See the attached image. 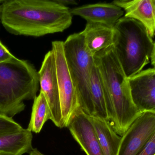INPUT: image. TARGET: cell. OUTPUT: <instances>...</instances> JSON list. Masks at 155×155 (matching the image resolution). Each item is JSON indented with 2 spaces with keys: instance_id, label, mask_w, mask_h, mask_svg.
Instances as JSON below:
<instances>
[{
  "instance_id": "cell-1",
  "label": "cell",
  "mask_w": 155,
  "mask_h": 155,
  "mask_svg": "<svg viewBox=\"0 0 155 155\" xmlns=\"http://www.w3.org/2000/svg\"><path fill=\"white\" fill-rule=\"evenodd\" d=\"M72 18L70 8L54 0H3L0 4L1 23L15 35L41 37L62 32Z\"/></svg>"
},
{
  "instance_id": "cell-2",
  "label": "cell",
  "mask_w": 155,
  "mask_h": 155,
  "mask_svg": "<svg viewBox=\"0 0 155 155\" xmlns=\"http://www.w3.org/2000/svg\"><path fill=\"white\" fill-rule=\"evenodd\" d=\"M94 58L104 85L108 121L122 136L142 113L133 101L128 79L113 45L97 53Z\"/></svg>"
},
{
  "instance_id": "cell-3",
  "label": "cell",
  "mask_w": 155,
  "mask_h": 155,
  "mask_svg": "<svg viewBox=\"0 0 155 155\" xmlns=\"http://www.w3.org/2000/svg\"><path fill=\"white\" fill-rule=\"evenodd\" d=\"M38 72L15 56L0 63V114L12 118L24 110L25 100H34L39 87Z\"/></svg>"
},
{
  "instance_id": "cell-4",
  "label": "cell",
  "mask_w": 155,
  "mask_h": 155,
  "mask_svg": "<svg viewBox=\"0 0 155 155\" xmlns=\"http://www.w3.org/2000/svg\"><path fill=\"white\" fill-rule=\"evenodd\" d=\"M113 46L127 79L143 71L150 62L154 42L139 21L121 17L114 26Z\"/></svg>"
},
{
  "instance_id": "cell-5",
  "label": "cell",
  "mask_w": 155,
  "mask_h": 155,
  "mask_svg": "<svg viewBox=\"0 0 155 155\" xmlns=\"http://www.w3.org/2000/svg\"><path fill=\"white\" fill-rule=\"evenodd\" d=\"M64 55L71 77L77 91L78 103L83 112L94 116L90 93V80L94 58L86 49L81 32L69 35L63 42Z\"/></svg>"
},
{
  "instance_id": "cell-6",
  "label": "cell",
  "mask_w": 155,
  "mask_h": 155,
  "mask_svg": "<svg viewBox=\"0 0 155 155\" xmlns=\"http://www.w3.org/2000/svg\"><path fill=\"white\" fill-rule=\"evenodd\" d=\"M51 50L54 54L55 59L63 127H68L80 106L77 91L65 59L63 42H53Z\"/></svg>"
},
{
  "instance_id": "cell-7",
  "label": "cell",
  "mask_w": 155,
  "mask_h": 155,
  "mask_svg": "<svg viewBox=\"0 0 155 155\" xmlns=\"http://www.w3.org/2000/svg\"><path fill=\"white\" fill-rule=\"evenodd\" d=\"M38 75L40 91L43 93L49 105L51 120L57 127L63 128L55 59L52 50L45 54Z\"/></svg>"
},
{
  "instance_id": "cell-8",
  "label": "cell",
  "mask_w": 155,
  "mask_h": 155,
  "mask_svg": "<svg viewBox=\"0 0 155 155\" xmlns=\"http://www.w3.org/2000/svg\"><path fill=\"white\" fill-rule=\"evenodd\" d=\"M155 133V113L144 112L121 136L117 155H137Z\"/></svg>"
},
{
  "instance_id": "cell-9",
  "label": "cell",
  "mask_w": 155,
  "mask_h": 155,
  "mask_svg": "<svg viewBox=\"0 0 155 155\" xmlns=\"http://www.w3.org/2000/svg\"><path fill=\"white\" fill-rule=\"evenodd\" d=\"M131 95L135 105L141 113H155V70H143L128 78Z\"/></svg>"
},
{
  "instance_id": "cell-10",
  "label": "cell",
  "mask_w": 155,
  "mask_h": 155,
  "mask_svg": "<svg viewBox=\"0 0 155 155\" xmlns=\"http://www.w3.org/2000/svg\"><path fill=\"white\" fill-rule=\"evenodd\" d=\"M69 130L87 155H104L90 116L79 108L71 121Z\"/></svg>"
},
{
  "instance_id": "cell-11",
  "label": "cell",
  "mask_w": 155,
  "mask_h": 155,
  "mask_svg": "<svg viewBox=\"0 0 155 155\" xmlns=\"http://www.w3.org/2000/svg\"><path fill=\"white\" fill-rule=\"evenodd\" d=\"M73 15H78L87 22L96 23L114 27L123 17L124 10L114 3H97L70 9Z\"/></svg>"
},
{
  "instance_id": "cell-12",
  "label": "cell",
  "mask_w": 155,
  "mask_h": 155,
  "mask_svg": "<svg viewBox=\"0 0 155 155\" xmlns=\"http://www.w3.org/2000/svg\"><path fill=\"white\" fill-rule=\"evenodd\" d=\"M114 4L125 12V17L143 24L153 38L155 33V0H115Z\"/></svg>"
},
{
  "instance_id": "cell-13",
  "label": "cell",
  "mask_w": 155,
  "mask_h": 155,
  "mask_svg": "<svg viewBox=\"0 0 155 155\" xmlns=\"http://www.w3.org/2000/svg\"><path fill=\"white\" fill-rule=\"evenodd\" d=\"M81 32L84 37L86 49L92 56L114 44V27L87 22L84 29Z\"/></svg>"
},
{
  "instance_id": "cell-14",
  "label": "cell",
  "mask_w": 155,
  "mask_h": 155,
  "mask_svg": "<svg viewBox=\"0 0 155 155\" xmlns=\"http://www.w3.org/2000/svg\"><path fill=\"white\" fill-rule=\"evenodd\" d=\"M89 116L104 155H117L121 136L115 132L106 119L99 116Z\"/></svg>"
},
{
  "instance_id": "cell-15",
  "label": "cell",
  "mask_w": 155,
  "mask_h": 155,
  "mask_svg": "<svg viewBox=\"0 0 155 155\" xmlns=\"http://www.w3.org/2000/svg\"><path fill=\"white\" fill-rule=\"evenodd\" d=\"M33 136L28 129L17 133L0 137V155H22L33 149Z\"/></svg>"
},
{
  "instance_id": "cell-16",
  "label": "cell",
  "mask_w": 155,
  "mask_h": 155,
  "mask_svg": "<svg viewBox=\"0 0 155 155\" xmlns=\"http://www.w3.org/2000/svg\"><path fill=\"white\" fill-rule=\"evenodd\" d=\"M90 93L94 107V116H99L108 121L104 85L95 64L91 75Z\"/></svg>"
},
{
  "instance_id": "cell-17",
  "label": "cell",
  "mask_w": 155,
  "mask_h": 155,
  "mask_svg": "<svg viewBox=\"0 0 155 155\" xmlns=\"http://www.w3.org/2000/svg\"><path fill=\"white\" fill-rule=\"evenodd\" d=\"M49 119H51V110L44 94L40 91L39 95L34 99L31 116L27 129L39 133Z\"/></svg>"
},
{
  "instance_id": "cell-18",
  "label": "cell",
  "mask_w": 155,
  "mask_h": 155,
  "mask_svg": "<svg viewBox=\"0 0 155 155\" xmlns=\"http://www.w3.org/2000/svg\"><path fill=\"white\" fill-rule=\"evenodd\" d=\"M23 129L12 118L0 114V137L20 133Z\"/></svg>"
},
{
  "instance_id": "cell-19",
  "label": "cell",
  "mask_w": 155,
  "mask_h": 155,
  "mask_svg": "<svg viewBox=\"0 0 155 155\" xmlns=\"http://www.w3.org/2000/svg\"><path fill=\"white\" fill-rule=\"evenodd\" d=\"M137 155H155V133Z\"/></svg>"
},
{
  "instance_id": "cell-20",
  "label": "cell",
  "mask_w": 155,
  "mask_h": 155,
  "mask_svg": "<svg viewBox=\"0 0 155 155\" xmlns=\"http://www.w3.org/2000/svg\"><path fill=\"white\" fill-rule=\"evenodd\" d=\"M14 56L0 41V63L11 60Z\"/></svg>"
},
{
  "instance_id": "cell-21",
  "label": "cell",
  "mask_w": 155,
  "mask_h": 155,
  "mask_svg": "<svg viewBox=\"0 0 155 155\" xmlns=\"http://www.w3.org/2000/svg\"><path fill=\"white\" fill-rule=\"evenodd\" d=\"M56 2L61 5L68 7L69 5H76L78 2L75 0H54Z\"/></svg>"
},
{
  "instance_id": "cell-22",
  "label": "cell",
  "mask_w": 155,
  "mask_h": 155,
  "mask_svg": "<svg viewBox=\"0 0 155 155\" xmlns=\"http://www.w3.org/2000/svg\"><path fill=\"white\" fill-rule=\"evenodd\" d=\"M150 59L152 65L153 66V68H155V42H154L153 48Z\"/></svg>"
},
{
  "instance_id": "cell-23",
  "label": "cell",
  "mask_w": 155,
  "mask_h": 155,
  "mask_svg": "<svg viewBox=\"0 0 155 155\" xmlns=\"http://www.w3.org/2000/svg\"><path fill=\"white\" fill-rule=\"evenodd\" d=\"M29 154L30 155H45L41 153L37 148H33Z\"/></svg>"
},
{
  "instance_id": "cell-24",
  "label": "cell",
  "mask_w": 155,
  "mask_h": 155,
  "mask_svg": "<svg viewBox=\"0 0 155 155\" xmlns=\"http://www.w3.org/2000/svg\"><path fill=\"white\" fill-rule=\"evenodd\" d=\"M2 1H2V0H0V4H1V3H2Z\"/></svg>"
},
{
  "instance_id": "cell-25",
  "label": "cell",
  "mask_w": 155,
  "mask_h": 155,
  "mask_svg": "<svg viewBox=\"0 0 155 155\" xmlns=\"http://www.w3.org/2000/svg\"><path fill=\"white\" fill-rule=\"evenodd\" d=\"M154 69H155V68H154Z\"/></svg>"
},
{
  "instance_id": "cell-26",
  "label": "cell",
  "mask_w": 155,
  "mask_h": 155,
  "mask_svg": "<svg viewBox=\"0 0 155 155\" xmlns=\"http://www.w3.org/2000/svg\"></svg>"
}]
</instances>
